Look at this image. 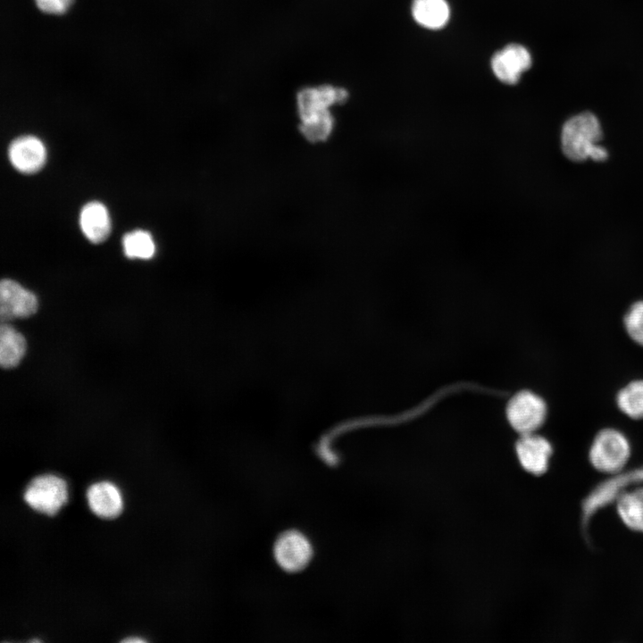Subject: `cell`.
Returning <instances> with one entry per match:
<instances>
[{"label":"cell","instance_id":"1","mask_svg":"<svg viewBox=\"0 0 643 643\" xmlns=\"http://www.w3.org/2000/svg\"><path fill=\"white\" fill-rule=\"evenodd\" d=\"M602 136L597 117L590 113H582L569 119L561 133L562 150L572 161L591 158L604 161L607 157L605 149L597 145Z\"/></svg>","mask_w":643,"mask_h":643},{"label":"cell","instance_id":"2","mask_svg":"<svg viewBox=\"0 0 643 643\" xmlns=\"http://www.w3.org/2000/svg\"><path fill=\"white\" fill-rule=\"evenodd\" d=\"M630 452V443L621 431L605 429L595 437L589 456L597 470L614 474L625 466Z\"/></svg>","mask_w":643,"mask_h":643},{"label":"cell","instance_id":"3","mask_svg":"<svg viewBox=\"0 0 643 643\" xmlns=\"http://www.w3.org/2000/svg\"><path fill=\"white\" fill-rule=\"evenodd\" d=\"M23 497L32 509L54 515L67 500L66 482L53 474L38 476L28 484Z\"/></svg>","mask_w":643,"mask_h":643},{"label":"cell","instance_id":"4","mask_svg":"<svg viewBox=\"0 0 643 643\" xmlns=\"http://www.w3.org/2000/svg\"><path fill=\"white\" fill-rule=\"evenodd\" d=\"M506 413L511 426L521 435L534 433L545 421L547 405L539 396L524 390L510 399Z\"/></svg>","mask_w":643,"mask_h":643},{"label":"cell","instance_id":"5","mask_svg":"<svg viewBox=\"0 0 643 643\" xmlns=\"http://www.w3.org/2000/svg\"><path fill=\"white\" fill-rule=\"evenodd\" d=\"M313 547L305 535L291 530L283 532L273 546V555L279 566L288 572L304 570L313 557Z\"/></svg>","mask_w":643,"mask_h":643},{"label":"cell","instance_id":"6","mask_svg":"<svg viewBox=\"0 0 643 643\" xmlns=\"http://www.w3.org/2000/svg\"><path fill=\"white\" fill-rule=\"evenodd\" d=\"M347 98L348 92L343 88L331 85L305 88L296 96L300 121L330 113V107Z\"/></svg>","mask_w":643,"mask_h":643},{"label":"cell","instance_id":"7","mask_svg":"<svg viewBox=\"0 0 643 643\" xmlns=\"http://www.w3.org/2000/svg\"><path fill=\"white\" fill-rule=\"evenodd\" d=\"M491 69L495 76L507 85L516 84L522 74L531 66V55L519 44H509L494 54Z\"/></svg>","mask_w":643,"mask_h":643},{"label":"cell","instance_id":"8","mask_svg":"<svg viewBox=\"0 0 643 643\" xmlns=\"http://www.w3.org/2000/svg\"><path fill=\"white\" fill-rule=\"evenodd\" d=\"M37 296L14 280L4 279L0 284V316L2 322L25 318L38 310Z\"/></svg>","mask_w":643,"mask_h":643},{"label":"cell","instance_id":"9","mask_svg":"<svg viewBox=\"0 0 643 643\" xmlns=\"http://www.w3.org/2000/svg\"><path fill=\"white\" fill-rule=\"evenodd\" d=\"M516 455L526 472L540 475L548 468L552 447L542 436L535 433L523 434L516 443Z\"/></svg>","mask_w":643,"mask_h":643},{"label":"cell","instance_id":"10","mask_svg":"<svg viewBox=\"0 0 643 643\" xmlns=\"http://www.w3.org/2000/svg\"><path fill=\"white\" fill-rule=\"evenodd\" d=\"M8 156L12 165L20 172L35 173L45 164L46 151L42 141L34 136H21L9 146Z\"/></svg>","mask_w":643,"mask_h":643},{"label":"cell","instance_id":"11","mask_svg":"<svg viewBox=\"0 0 643 643\" xmlns=\"http://www.w3.org/2000/svg\"><path fill=\"white\" fill-rule=\"evenodd\" d=\"M87 498L91 511L101 518L112 519L118 516L122 508L121 493L109 481H99L87 490Z\"/></svg>","mask_w":643,"mask_h":643},{"label":"cell","instance_id":"12","mask_svg":"<svg viewBox=\"0 0 643 643\" xmlns=\"http://www.w3.org/2000/svg\"><path fill=\"white\" fill-rule=\"evenodd\" d=\"M79 225L85 237L93 243L106 239L111 230V221L105 206L96 201L83 206L79 215Z\"/></svg>","mask_w":643,"mask_h":643},{"label":"cell","instance_id":"13","mask_svg":"<svg viewBox=\"0 0 643 643\" xmlns=\"http://www.w3.org/2000/svg\"><path fill=\"white\" fill-rule=\"evenodd\" d=\"M412 15L421 26L430 29L443 28L450 17V9L446 0H413Z\"/></svg>","mask_w":643,"mask_h":643},{"label":"cell","instance_id":"14","mask_svg":"<svg viewBox=\"0 0 643 643\" xmlns=\"http://www.w3.org/2000/svg\"><path fill=\"white\" fill-rule=\"evenodd\" d=\"M615 501L622 522L629 529L643 533V488L624 490Z\"/></svg>","mask_w":643,"mask_h":643},{"label":"cell","instance_id":"15","mask_svg":"<svg viewBox=\"0 0 643 643\" xmlns=\"http://www.w3.org/2000/svg\"><path fill=\"white\" fill-rule=\"evenodd\" d=\"M26 339L21 333L9 324L0 328V363L3 368L17 366L25 355Z\"/></svg>","mask_w":643,"mask_h":643},{"label":"cell","instance_id":"16","mask_svg":"<svg viewBox=\"0 0 643 643\" xmlns=\"http://www.w3.org/2000/svg\"><path fill=\"white\" fill-rule=\"evenodd\" d=\"M620 410L632 419L643 418V380H636L623 387L617 395Z\"/></svg>","mask_w":643,"mask_h":643},{"label":"cell","instance_id":"17","mask_svg":"<svg viewBox=\"0 0 643 643\" xmlns=\"http://www.w3.org/2000/svg\"><path fill=\"white\" fill-rule=\"evenodd\" d=\"M122 246L124 254L129 258L149 259L155 251L151 235L142 230L126 233L122 238Z\"/></svg>","mask_w":643,"mask_h":643},{"label":"cell","instance_id":"18","mask_svg":"<svg viewBox=\"0 0 643 643\" xmlns=\"http://www.w3.org/2000/svg\"><path fill=\"white\" fill-rule=\"evenodd\" d=\"M335 120L331 113L300 121V132L311 143L326 141L332 134Z\"/></svg>","mask_w":643,"mask_h":643},{"label":"cell","instance_id":"19","mask_svg":"<svg viewBox=\"0 0 643 643\" xmlns=\"http://www.w3.org/2000/svg\"><path fill=\"white\" fill-rule=\"evenodd\" d=\"M624 325L631 339L643 346V301H638L630 307Z\"/></svg>","mask_w":643,"mask_h":643},{"label":"cell","instance_id":"20","mask_svg":"<svg viewBox=\"0 0 643 643\" xmlns=\"http://www.w3.org/2000/svg\"><path fill=\"white\" fill-rule=\"evenodd\" d=\"M37 6L44 13L62 14L71 5L73 0H35Z\"/></svg>","mask_w":643,"mask_h":643},{"label":"cell","instance_id":"21","mask_svg":"<svg viewBox=\"0 0 643 643\" xmlns=\"http://www.w3.org/2000/svg\"><path fill=\"white\" fill-rule=\"evenodd\" d=\"M122 642H145L143 639L140 638H128L121 640Z\"/></svg>","mask_w":643,"mask_h":643}]
</instances>
